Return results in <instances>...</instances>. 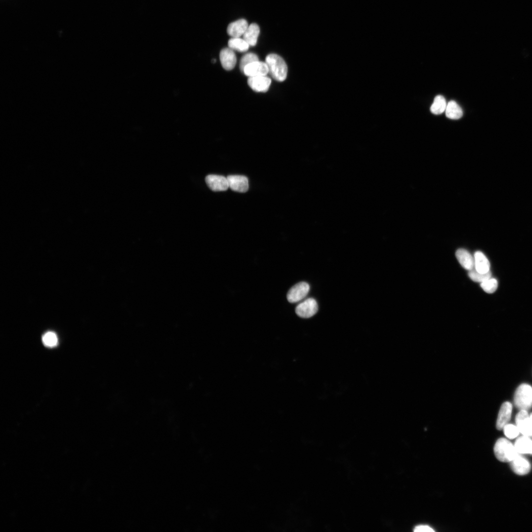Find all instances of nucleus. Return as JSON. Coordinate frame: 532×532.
<instances>
[{
    "label": "nucleus",
    "mask_w": 532,
    "mask_h": 532,
    "mask_svg": "<svg viewBox=\"0 0 532 532\" xmlns=\"http://www.w3.org/2000/svg\"><path fill=\"white\" fill-rule=\"evenodd\" d=\"M205 180L208 187L214 192L226 191L230 188L227 178L222 176L209 175Z\"/></svg>",
    "instance_id": "423d86ee"
},
{
    "label": "nucleus",
    "mask_w": 532,
    "mask_h": 532,
    "mask_svg": "<svg viewBox=\"0 0 532 532\" xmlns=\"http://www.w3.org/2000/svg\"><path fill=\"white\" fill-rule=\"evenodd\" d=\"M530 436H532V414L530 416Z\"/></svg>",
    "instance_id": "cd10ccee"
},
{
    "label": "nucleus",
    "mask_w": 532,
    "mask_h": 532,
    "mask_svg": "<svg viewBox=\"0 0 532 532\" xmlns=\"http://www.w3.org/2000/svg\"><path fill=\"white\" fill-rule=\"evenodd\" d=\"M459 262L466 270L471 271L475 268V258L467 250L459 249L456 253Z\"/></svg>",
    "instance_id": "2eb2a0df"
},
{
    "label": "nucleus",
    "mask_w": 532,
    "mask_h": 532,
    "mask_svg": "<svg viewBox=\"0 0 532 532\" xmlns=\"http://www.w3.org/2000/svg\"><path fill=\"white\" fill-rule=\"evenodd\" d=\"M462 108L454 101H451L447 105L445 115L447 118L451 119H459L463 116Z\"/></svg>",
    "instance_id": "6ab92c4d"
},
{
    "label": "nucleus",
    "mask_w": 532,
    "mask_h": 532,
    "mask_svg": "<svg viewBox=\"0 0 532 532\" xmlns=\"http://www.w3.org/2000/svg\"><path fill=\"white\" fill-rule=\"evenodd\" d=\"M319 311L316 300L309 298L299 304L296 308V313L300 318L309 319L315 316Z\"/></svg>",
    "instance_id": "20e7f679"
},
{
    "label": "nucleus",
    "mask_w": 532,
    "mask_h": 532,
    "mask_svg": "<svg viewBox=\"0 0 532 532\" xmlns=\"http://www.w3.org/2000/svg\"><path fill=\"white\" fill-rule=\"evenodd\" d=\"M414 532H435V530L428 525H418L415 528Z\"/></svg>",
    "instance_id": "bb28decb"
},
{
    "label": "nucleus",
    "mask_w": 532,
    "mask_h": 532,
    "mask_svg": "<svg viewBox=\"0 0 532 532\" xmlns=\"http://www.w3.org/2000/svg\"><path fill=\"white\" fill-rule=\"evenodd\" d=\"M271 82V79L267 75L249 78L248 81L250 87L257 93L267 92L270 88Z\"/></svg>",
    "instance_id": "6e6552de"
},
{
    "label": "nucleus",
    "mask_w": 532,
    "mask_h": 532,
    "mask_svg": "<svg viewBox=\"0 0 532 532\" xmlns=\"http://www.w3.org/2000/svg\"><path fill=\"white\" fill-rule=\"evenodd\" d=\"M230 188L234 191L245 193L249 188L248 179L244 176L231 175L227 177Z\"/></svg>",
    "instance_id": "1a4fd4ad"
},
{
    "label": "nucleus",
    "mask_w": 532,
    "mask_h": 532,
    "mask_svg": "<svg viewBox=\"0 0 532 532\" xmlns=\"http://www.w3.org/2000/svg\"><path fill=\"white\" fill-rule=\"evenodd\" d=\"M220 60L223 68L227 70L233 69L237 63V57L233 50L230 47L223 48L220 52Z\"/></svg>",
    "instance_id": "9d476101"
},
{
    "label": "nucleus",
    "mask_w": 532,
    "mask_h": 532,
    "mask_svg": "<svg viewBox=\"0 0 532 532\" xmlns=\"http://www.w3.org/2000/svg\"><path fill=\"white\" fill-rule=\"evenodd\" d=\"M249 78L267 75L269 73L268 67L266 62L259 60L247 65L242 71Z\"/></svg>",
    "instance_id": "0eeeda50"
},
{
    "label": "nucleus",
    "mask_w": 532,
    "mask_h": 532,
    "mask_svg": "<svg viewBox=\"0 0 532 532\" xmlns=\"http://www.w3.org/2000/svg\"><path fill=\"white\" fill-rule=\"evenodd\" d=\"M265 61L271 77L278 82L284 81L287 78L288 69L283 59L276 54H270L267 56Z\"/></svg>",
    "instance_id": "f257e3e1"
},
{
    "label": "nucleus",
    "mask_w": 532,
    "mask_h": 532,
    "mask_svg": "<svg viewBox=\"0 0 532 532\" xmlns=\"http://www.w3.org/2000/svg\"><path fill=\"white\" fill-rule=\"evenodd\" d=\"M446 106V100L444 97L438 95L435 97L430 110L434 115H440L445 111Z\"/></svg>",
    "instance_id": "412c9836"
},
{
    "label": "nucleus",
    "mask_w": 532,
    "mask_h": 532,
    "mask_svg": "<svg viewBox=\"0 0 532 532\" xmlns=\"http://www.w3.org/2000/svg\"><path fill=\"white\" fill-rule=\"evenodd\" d=\"M510 466L512 471L516 474L519 476H524L527 474L531 469V466L529 462L519 454L510 462Z\"/></svg>",
    "instance_id": "9b49d317"
},
{
    "label": "nucleus",
    "mask_w": 532,
    "mask_h": 532,
    "mask_svg": "<svg viewBox=\"0 0 532 532\" xmlns=\"http://www.w3.org/2000/svg\"><path fill=\"white\" fill-rule=\"evenodd\" d=\"M475 269L481 273L490 271V264L486 255L481 252H477L474 255Z\"/></svg>",
    "instance_id": "f3484780"
},
{
    "label": "nucleus",
    "mask_w": 532,
    "mask_h": 532,
    "mask_svg": "<svg viewBox=\"0 0 532 532\" xmlns=\"http://www.w3.org/2000/svg\"><path fill=\"white\" fill-rule=\"evenodd\" d=\"M259 60L258 56L254 53H248L242 58L240 63V68L243 71L244 68L248 65Z\"/></svg>",
    "instance_id": "393cba45"
},
{
    "label": "nucleus",
    "mask_w": 532,
    "mask_h": 532,
    "mask_svg": "<svg viewBox=\"0 0 532 532\" xmlns=\"http://www.w3.org/2000/svg\"><path fill=\"white\" fill-rule=\"evenodd\" d=\"M310 290L309 284L306 282H301L293 286L288 292L287 299L291 303L297 302L305 298Z\"/></svg>",
    "instance_id": "39448f33"
},
{
    "label": "nucleus",
    "mask_w": 532,
    "mask_h": 532,
    "mask_svg": "<svg viewBox=\"0 0 532 532\" xmlns=\"http://www.w3.org/2000/svg\"><path fill=\"white\" fill-rule=\"evenodd\" d=\"M260 32L259 26L256 23H252L249 25L243 36V39L250 46H254L257 44Z\"/></svg>",
    "instance_id": "dca6fc26"
},
{
    "label": "nucleus",
    "mask_w": 532,
    "mask_h": 532,
    "mask_svg": "<svg viewBox=\"0 0 532 532\" xmlns=\"http://www.w3.org/2000/svg\"><path fill=\"white\" fill-rule=\"evenodd\" d=\"M494 451L496 458L503 463L511 462L519 454L515 446L504 438H501L497 441Z\"/></svg>",
    "instance_id": "f03ea898"
},
{
    "label": "nucleus",
    "mask_w": 532,
    "mask_h": 532,
    "mask_svg": "<svg viewBox=\"0 0 532 532\" xmlns=\"http://www.w3.org/2000/svg\"><path fill=\"white\" fill-rule=\"evenodd\" d=\"M515 407L521 410L527 411L532 407V387L527 384L520 385L514 396Z\"/></svg>",
    "instance_id": "7ed1b4c3"
},
{
    "label": "nucleus",
    "mask_w": 532,
    "mask_h": 532,
    "mask_svg": "<svg viewBox=\"0 0 532 532\" xmlns=\"http://www.w3.org/2000/svg\"><path fill=\"white\" fill-rule=\"evenodd\" d=\"M481 286L486 292L492 294L497 290L498 283L497 279L491 278L481 283Z\"/></svg>",
    "instance_id": "5701e85b"
},
{
    "label": "nucleus",
    "mask_w": 532,
    "mask_h": 532,
    "mask_svg": "<svg viewBox=\"0 0 532 532\" xmlns=\"http://www.w3.org/2000/svg\"><path fill=\"white\" fill-rule=\"evenodd\" d=\"M512 406L510 402L504 403L500 410L497 421L496 427L499 430H502L510 419Z\"/></svg>",
    "instance_id": "f8f14e48"
},
{
    "label": "nucleus",
    "mask_w": 532,
    "mask_h": 532,
    "mask_svg": "<svg viewBox=\"0 0 532 532\" xmlns=\"http://www.w3.org/2000/svg\"><path fill=\"white\" fill-rule=\"evenodd\" d=\"M514 446L518 453L532 454V440L528 436L523 435L518 438Z\"/></svg>",
    "instance_id": "a211bd4d"
},
{
    "label": "nucleus",
    "mask_w": 532,
    "mask_h": 532,
    "mask_svg": "<svg viewBox=\"0 0 532 532\" xmlns=\"http://www.w3.org/2000/svg\"><path fill=\"white\" fill-rule=\"evenodd\" d=\"M42 341L44 345L48 347H53L58 344V338L54 332H48L43 336Z\"/></svg>",
    "instance_id": "b1692460"
},
{
    "label": "nucleus",
    "mask_w": 532,
    "mask_h": 532,
    "mask_svg": "<svg viewBox=\"0 0 532 532\" xmlns=\"http://www.w3.org/2000/svg\"><path fill=\"white\" fill-rule=\"evenodd\" d=\"M249 25L244 19H241L231 23L227 27V33L232 38H240L243 36Z\"/></svg>",
    "instance_id": "ddd939ff"
},
{
    "label": "nucleus",
    "mask_w": 532,
    "mask_h": 532,
    "mask_svg": "<svg viewBox=\"0 0 532 532\" xmlns=\"http://www.w3.org/2000/svg\"><path fill=\"white\" fill-rule=\"evenodd\" d=\"M229 46L233 50H236L240 52L247 51L250 46L243 38H232L229 41Z\"/></svg>",
    "instance_id": "aec40b11"
},
{
    "label": "nucleus",
    "mask_w": 532,
    "mask_h": 532,
    "mask_svg": "<svg viewBox=\"0 0 532 532\" xmlns=\"http://www.w3.org/2000/svg\"><path fill=\"white\" fill-rule=\"evenodd\" d=\"M469 276L474 281L482 283L484 281L490 278L492 274L490 271L486 273H481L478 272L475 268L469 271Z\"/></svg>",
    "instance_id": "4be33fe9"
},
{
    "label": "nucleus",
    "mask_w": 532,
    "mask_h": 532,
    "mask_svg": "<svg viewBox=\"0 0 532 532\" xmlns=\"http://www.w3.org/2000/svg\"><path fill=\"white\" fill-rule=\"evenodd\" d=\"M503 429L506 436L510 439L517 437L520 432L517 427L512 424H507Z\"/></svg>",
    "instance_id": "a878e982"
},
{
    "label": "nucleus",
    "mask_w": 532,
    "mask_h": 532,
    "mask_svg": "<svg viewBox=\"0 0 532 532\" xmlns=\"http://www.w3.org/2000/svg\"><path fill=\"white\" fill-rule=\"evenodd\" d=\"M516 426L524 436H530V416L527 411L521 410L515 418Z\"/></svg>",
    "instance_id": "4468645a"
}]
</instances>
